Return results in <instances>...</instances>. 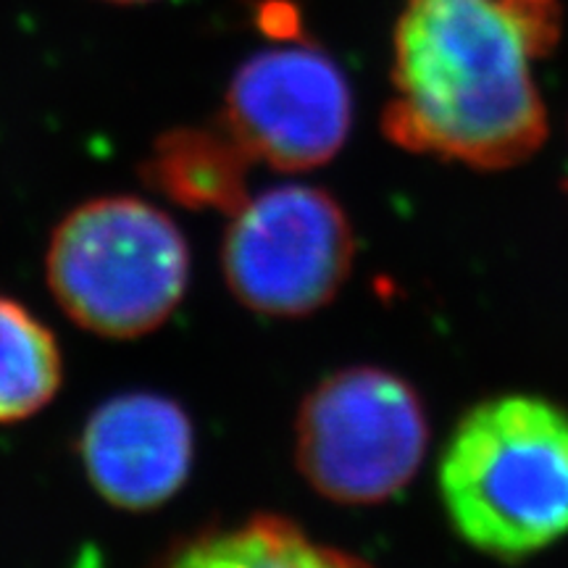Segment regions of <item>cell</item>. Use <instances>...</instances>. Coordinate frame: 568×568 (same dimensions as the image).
I'll return each instance as SVG.
<instances>
[{
  "label": "cell",
  "instance_id": "cell-1",
  "mask_svg": "<svg viewBox=\"0 0 568 568\" xmlns=\"http://www.w3.org/2000/svg\"><path fill=\"white\" fill-rule=\"evenodd\" d=\"M558 32L556 0H408L395 27L385 134L474 169L527 161L548 134L531 67Z\"/></svg>",
  "mask_w": 568,
  "mask_h": 568
},
{
  "label": "cell",
  "instance_id": "cell-2",
  "mask_svg": "<svg viewBox=\"0 0 568 568\" xmlns=\"http://www.w3.org/2000/svg\"><path fill=\"white\" fill-rule=\"evenodd\" d=\"M447 518L471 548L521 560L568 535V414L503 395L460 418L439 458Z\"/></svg>",
  "mask_w": 568,
  "mask_h": 568
},
{
  "label": "cell",
  "instance_id": "cell-3",
  "mask_svg": "<svg viewBox=\"0 0 568 568\" xmlns=\"http://www.w3.org/2000/svg\"><path fill=\"white\" fill-rule=\"evenodd\" d=\"M48 287L71 322L98 337L155 332L190 284V247L159 205L92 197L61 219L45 253Z\"/></svg>",
  "mask_w": 568,
  "mask_h": 568
},
{
  "label": "cell",
  "instance_id": "cell-4",
  "mask_svg": "<svg viewBox=\"0 0 568 568\" xmlns=\"http://www.w3.org/2000/svg\"><path fill=\"white\" fill-rule=\"evenodd\" d=\"M426 443L429 422L416 389L374 366L329 374L295 418L297 471L339 506H376L406 489Z\"/></svg>",
  "mask_w": 568,
  "mask_h": 568
},
{
  "label": "cell",
  "instance_id": "cell-5",
  "mask_svg": "<svg viewBox=\"0 0 568 568\" xmlns=\"http://www.w3.org/2000/svg\"><path fill=\"white\" fill-rule=\"evenodd\" d=\"M222 243L230 293L268 318H301L335 301L355 237L343 205L322 187L282 184L247 197Z\"/></svg>",
  "mask_w": 568,
  "mask_h": 568
},
{
  "label": "cell",
  "instance_id": "cell-6",
  "mask_svg": "<svg viewBox=\"0 0 568 568\" xmlns=\"http://www.w3.org/2000/svg\"><path fill=\"white\" fill-rule=\"evenodd\" d=\"M219 122L253 161L282 172H308L345 145L353 95L343 69L322 48L295 40L240 63Z\"/></svg>",
  "mask_w": 568,
  "mask_h": 568
},
{
  "label": "cell",
  "instance_id": "cell-7",
  "mask_svg": "<svg viewBox=\"0 0 568 568\" xmlns=\"http://www.w3.org/2000/svg\"><path fill=\"white\" fill-rule=\"evenodd\" d=\"M88 481L113 508H161L184 487L195 460L187 410L159 393H124L92 410L80 437Z\"/></svg>",
  "mask_w": 568,
  "mask_h": 568
},
{
  "label": "cell",
  "instance_id": "cell-8",
  "mask_svg": "<svg viewBox=\"0 0 568 568\" xmlns=\"http://www.w3.org/2000/svg\"><path fill=\"white\" fill-rule=\"evenodd\" d=\"M251 153L219 122L216 126H174L153 142L140 166L155 193L187 211L232 216L247 203Z\"/></svg>",
  "mask_w": 568,
  "mask_h": 568
},
{
  "label": "cell",
  "instance_id": "cell-9",
  "mask_svg": "<svg viewBox=\"0 0 568 568\" xmlns=\"http://www.w3.org/2000/svg\"><path fill=\"white\" fill-rule=\"evenodd\" d=\"M159 568H372L351 552L316 542L282 516H253L184 539Z\"/></svg>",
  "mask_w": 568,
  "mask_h": 568
},
{
  "label": "cell",
  "instance_id": "cell-10",
  "mask_svg": "<svg viewBox=\"0 0 568 568\" xmlns=\"http://www.w3.org/2000/svg\"><path fill=\"white\" fill-rule=\"evenodd\" d=\"M61 382L63 358L51 326L0 293V424L40 414Z\"/></svg>",
  "mask_w": 568,
  "mask_h": 568
},
{
  "label": "cell",
  "instance_id": "cell-11",
  "mask_svg": "<svg viewBox=\"0 0 568 568\" xmlns=\"http://www.w3.org/2000/svg\"><path fill=\"white\" fill-rule=\"evenodd\" d=\"M261 27L266 34H272L276 40H297L301 38V21H297V11L287 0H268L261 6L258 13Z\"/></svg>",
  "mask_w": 568,
  "mask_h": 568
},
{
  "label": "cell",
  "instance_id": "cell-12",
  "mask_svg": "<svg viewBox=\"0 0 568 568\" xmlns=\"http://www.w3.org/2000/svg\"><path fill=\"white\" fill-rule=\"evenodd\" d=\"M103 3H113V6H145V3H153V0H103Z\"/></svg>",
  "mask_w": 568,
  "mask_h": 568
}]
</instances>
